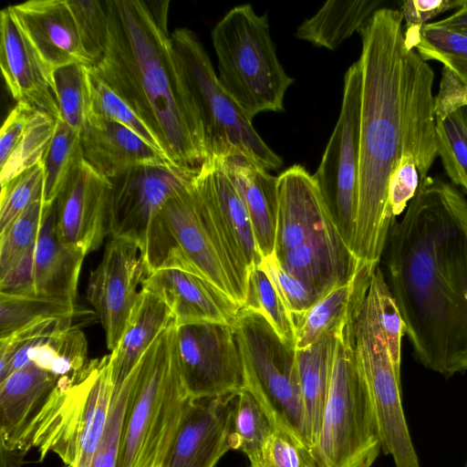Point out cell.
Masks as SVG:
<instances>
[{
    "instance_id": "cell-3",
    "label": "cell",
    "mask_w": 467,
    "mask_h": 467,
    "mask_svg": "<svg viewBox=\"0 0 467 467\" xmlns=\"http://www.w3.org/2000/svg\"><path fill=\"white\" fill-rule=\"evenodd\" d=\"M108 38L91 67L147 124L167 159L199 169L202 126L169 31L168 0L105 1Z\"/></svg>"
},
{
    "instance_id": "cell-48",
    "label": "cell",
    "mask_w": 467,
    "mask_h": 467,
    "mask_svg": "<svg viewBox=\"0 0 467 467\" xmlns=\"http://www.w3.org/2000/svg\"><path fill=\"white\" fill-rule=\"evenodd\" d=\"M259 265L275 285L293 319L304 315L320 300L298 279L285 272L275 254L263 257Z\"/></svg>"
},
{
    "instance_id": "cell-51",
    "label": "cell",
    "mask_w": 467,
    "mask_h": 467,
    "mask_svg": "<svg viewBox=\"0 0 467 467\" xmlns=\"http://www.w3.org/2000/svg\"><path fill=\"white\" fill-rule=\"evenodd\" d=\"M36 111L29 105L18 102L7 115L0 131V167L21 141Z\"/></svg>"
},
{
    "instance_id": "cell-52",
    "label": "cell",
    "mask_w": 467,
    "mask_h": 467,
    "mask_svg": "<svg viewBox=\"0 0 467 467\" xmlns=\"http://www.w3.org/2000/svg\"><path fill=\"white\" fill-rule=\"evenodd\" d=\"M467 107V84L446 67H442L440 89L434 98L435 119H443Z\"/></svg>"
},
{
    "instance_id": "cell-8",
    "label": "cell",
    "mask_w": 467,
    "mask_h": 467,
    "mask_svg": "<svg viewBox=\"0 0 467 467\" xmlns=\"http://www.w3.org/2000/svg\"><path fill=\"white\" fill-rule=\"evenodd\" d=\"M171 39L202 126L207 159L239 156L266 171L283 161L221 85L199 36L186 27Z\"/></svg>"
},
{
    "instance_id": "cell-12",
    "label": "cell",
    "mask_w": 467,
    "mask_h": 467,
    "mask_svg": "<svg viewBox=\"0 0 467 467\" xmlns=\"http://www.w3.org/2000/svg\"><path fill=\"white\" fill-rule=\"evenodd\" d=\"M202 220L243 306L259 252L244 203L219 159H207L192 181Z\"/></svg>"
},
{
    "instance_id": "cell-41",
    "label": "cell",
    "mask_w": 467,
    "mask_h": 467,
    "mask_svg": "<svg viewBox=\"0 0 467 467\" xmlns=\"http://www.w3.org/2000/svg\"><path fill=\"white\" fill-rule=\"evenodd\" d=\"M90 92L89 115L116 121L135 133L161 153L162 146L139 115L88 67Z\"/></svg>"
},
{
    "instance_id": "cell-37",
    "label": "cell",
    "mask_w": 467,
    "mask_h": 467,
    "mask_svg": "<svg viewBox=\"0 0 467 467\" xmlns=\"http://www.w3.org/2000/svg\"><path fill=\"white\" fill-rule=\"evenodd\" d=\"M274 431L265 410L245 389L236 394L233 403L230 443L234 450L254 457Z\"/></svg>"
},
{
    "instance_id": "cell-36",
    "label": "cell",
    "mask_w": 467,
    "mask_h": 467,
    "mask_svg": "<svg viewBox=\"0 0 467 467\" xmlns=\"http://www.w3.org/2000/svg\"><path fill=\"white\" fill-rule=\"evenodd\" d=\"M82 160L80 132L57 118L53 139L41 161L47 203L56 200L67 177Z\"/></svg>"
},
{
    "instance_id": "cell-14",
    "label": "cell",
    "mask_w": 467,
    "mask_h": 467,
    "mask_svg": "<svg viewBox=\"0 0 467 467\" xmlns=\"http://www.w3.org/2000/svg\"><path fill=\"white\" fill-rule=\"evenodd\" d=\"M182 376L193 400L237 394L244 389V368L234 326L191 324L177 327Z\"/></svg>"
},
{
    "instance_id": "cell-56",
    "label": "cell",
    "mask_w": 467,
    "mask_h": 467,
    "mask_svg": "<svg viewBox=\"0 0 467 467\" xmlns=\"http://www.w3.org/2000/svg\"><path fill=\"white\" fill-rule=\"evenodd\" d=\"M464 467H467V462H466V464H465V466H464Z\"/></svg>"
},
{
    "instance_id": "cell-4",
    "label": "cell",
    "mask_w": 467,
    "mask_h": 467,
    "mask_svg": "<svg viewBox=\"0 0 467 467\" xmlns=\"http://www.w3.org/2000/svg\"><path fill=\"white\" fill-rule=\"evenodd\" d=\"M130 378L116 467H162L193 400L180 368L173 319L146 350Z\"/></svg>"
},
{
    "instance_id": "cell-29",
    "label": "cell",
    "mask_w": 467,
    "mask_h": 467,
    "mask_svg": "<svg viewBox=\"0 0 467 467\" xmlns=\"http://www.w3.org/2000/svg\"><path fill=\"white\" fill-rule=\"evenodd\" d=\"M172 319L171 311L165 303L140 287L126 329L109 354L114 387L125 381L146 350Z\"/></svg>"
},
{
    "instance_id": "cell-38",
    "label": "cell",
    "mask_w": 467,
    "mask_h": 467,
    "mask_svg": "<svg viewBox=\"0 0 467 467\" xmlns=\"http://www.w3.org/2000/svg\"><path fill=\"white\" fill-rule=\"evenodd\" d=\"M242 307L261 314L285 343L296 348L292 315L260 265L254 266L249 272L246 297Z\"/></svg>"
},
{
    "instance_id": "cell-28",
    "label": "cell",
    "mask_w": 467,
    "mask_h": 467,
    "mask_svg": "<svg viewBox=\"0 0 467 467\" xmlns=\"http://www.w3.org/2000/svg\"><path fill=\"white\" fill-rule=\"evenodd\" d=\"M375 270L360 263L348 283L335 288L304 315L293 319L296 350L313 345L325 335L337 334L358 317Z\"/></svg>"
},
{
    "instance_id": "cell-20",
    "label": "cell",
    "mask_w": 467,
    "mask_h": 467,
    "mask_svg": "<svg viewBox=\"0 0 467 467\" xmlns=\"http://www.w3.org/2000/svg\"><path fill=\"white\" fill-rule=\"evenodd\" d=\"M235 396L193 400L162 467H215L232 449Z\"/></svg>"
},
{
    "instance_id": "cell-53",
    "label": "cell",
    "mask_w": 467,
    "mask_h": 467,
    "mask_svg": "<svg viewBox=\"0 0 467 467\" xmlns=\"http://www.w3.org/2000/svg\"><path fill=\"white\" fill-rule=\"evenodd\" d=\"M461 293L462 303V324L465 344V365L467 371V215L464 224V236L460 265Z\"/></svg>"
},
{
    "instance_id": "cell-30",
    "label": "cell",
    "mask_w": 467,
    "mask_h": 467,
    "mask_svg": "<svg viewBox=\"0 0 467 467\" xmlns=\"http://www.w3.org/2000/svg\"><path fill=\"white\" fill-rule=\"evenodd\" d=\"M337 337V334H327L313 345L296 350L306 432L311 451L321 429Z\"/></svg>"
},
{
    "instance_id": "cell-45",
    "label": "cell",
    "mask_w": 467,
    "mask_h": 467,
    "mask_svg": "<svg viewBox=\"0 0 467 467\" xmlns=\"http://www.w3.org/2000/svg\"><path fill=\"white\" fill-rule=\"evenodd\" d=\"M249 461V467H318L311 450L279 426H274L265 443Z\"/></svg>"
},
{
    "instance_id": "cell-50",
    "label": "cell",
    "mask_w": 467,
    "mask_h": 467,
    "mask_svg": "<svg viewBox=\"0 0 467 467\" xmlns=\"http://www.w3.org/2000/svg\"><path fill=\"white\" fill-rule=\"evenodd\" d=\"M467 0H407L401 4L405 20L404 33L419 31L429 21L441 13L461 8Z\"/></svg>"
},
{
    "instance_id": "cell-25",
    "label": "cell",
    "mask_w": 467,
    "mask_h": 467,
    "mask_svg": "<svg viewBox=\"0 0 467 467\" xmlns=\"http://www.w3.org/2000/svg\"><path fill=\"white\" fill-rule=\"evenodd\" d=\"M58 377L29 362L0 382V445L25 449L29 429Z\"/></svg>"
},
{
    "instance_id": "cell-19",
    "label": "cell",
    "mask_w": 467,
    "mask_h": 467,
    "mask_svg": "<svg viewBox=\"0 0 467 467\" xmlns=\"http://www.w3.org/2000/svg\"><path fill=\"white\" fill-rule=\"evenodd\" d=\"M0 67L7 89L17 103L58 118L52 70L9 6L0 13Z\"/></svg>"
},
{
    "instance_id": "cell-39",
    "label": "cell",
    "mask_w": 467,
    "mask_h": 467,
    "mask_svg": "<svg viewBox=\"0 0 467 467\" xmlns=\"http://www.w3.org/2000/svg\"><path fill=\"white\" fill-rule=\"evenodd\" d=\"M438 156L451 182L467 192V107L435 119Z\"/></svg>"
},
{
    "instance_id": "cell-31",
    "label": "cell",
    "mask_w": 467,
    "mask_h": 467,
    "mask_svg": "<svg viewBox=\"0 0 467 467\" xmlns=\"http://www.w3.org/2000/svg\"><path fill=\"white\" fill-rule=\"evenodd\" d=\"M381 0H330L306 19L296 29V37L317 47L337 49L367 24L380 8Z\"/></svg>"
},
{
    "instance_id": "cell-42",
    "label": "cell",
    "mask_w": 467,
    "mask_h": 467,
    "mask_svg": "<svg viewBox=\"0 0 467 467\" xmlns=\"http://www.w3.org/2000/svg\"><path fill=\"white\" fill-rule=\"evenodd\" d=\"M57 119L36 110L8 160L0 167L1 186L41 162L55 133Z\"/></svg>"
},
{
    "instance_id": "cell-47",
    "label": "cell",
    "mask_w": 467,
    "mask_h": 467,
    "mask_svg": "<svg viewBox=\"0 0 467 467\" xmlns=\"http://www.w3.org/2000/svg\"><path fill=\"white\" fill-rule=\"evenodd\" d=\"M130 390V376L121 385L114 387L104 431L93 455L85 467H116Z\"/></svg>"
},
{
    "instance_id": "cell-1",
    "label": "cell",
    "mask_w": 467,
    "mask_h": 467,
    "mask_svg": "<svg viewBox=\"0 0 467 467\" xmlns=\"http://www.w3.org/2000/svg\"><path fill=\"white\" fill-rule=\"evenodd\" d=\"M400 11L378 9L358 31L362 41L359 179L352 253L379 266L396 218L389 203V180L411 156L420 182L438 156L432 68L407 47Z\"/></svg>"
},
{
    "instance_id": "cell-15",
    "label": "cell",
    "mask_w": 467,
    "mask_h": 467,
    "mask_svg": "<svg viewBox=\"0 0 467 467\" xmlns=\"http://www.w3.org/2000/svg\"><path fill=\"white\" fill-rule=\"evenodd\" d=\"M199 169L171 161L144 163L109 179L110 237L132 241L140 249L156 215L173 195L192 183Z\"/></svg>"
},
{
    "instance_id": "cell-9",
    "label": "cell",
    "mask_w": 467,
    "mask_h": 467,
    "mask_svg": "<svg viewBox=\"0 0 467 467\" xmlns=\"http://www.w3.org/2000/svg\"><path fill=\"white\" fill-rule=\"evenodd\" d=\"M233 326L243 356L244 389L259 402L273 426L285 429L310 449L296 348L254 311L241 307Z\"/></svg>"
},
{
    "instance_id": "cell-54",
    "label": "cell",
    "mask_w": 467,
    "mask_h": 467,
    "mask_svg": "<svg viewBox=\"0 0 467 467\" xmlns=\"http://www.w3.org/2000/svg\"><path fill=\"white\" fill-rule=\"evenodd\" d=\"M436 28L446 29L467 36V2L452 15L436 22L429 23Z\"/></svg>"
},
{
    "instance_id": "cell-33",
    "label": "cell",
    "mask_w": 467,
    "mask_h": 467,
    "mask_svg": "<svg viewBox=\"0 0 467 467\" xmlns=\"http://www.w3.org/2000/svg\"><path fill=\"white\" fill-rule=\"evenodd\" d=\"M75 302L0 292V338L47 318L74 317Z\"/></svg>"
},
{
    "instance_id": "cell-11",
    "label": "cell",
    "mask_w": 467,
    "mask_h": 467,
    "mask_svg": "<svg viewBox=\"0 0 467 467\" xmlns=\"http://www.w3.org/2000/svg\"><path fill=\"white\" fill-rule=\"evenodd\" d=\"M360 107L361 68L358 60L345 74L339 117L312 175L335 226L351 252L358 202Z\"/></svg>"
},
{
    "instance_id": "cell-5",
    "label": "cell",
    "mask_w": 467,
    "mask_h": 467,
    "mask_svg": "<svg viewBox=\"0 0 467 467\" xmlns=\"http://www.w3.org/2000/svg\"><path fill=\"white\" fill-rule=\"evenodd\" d=\"M218 79L246 117L285 110L284 98L294 82L280 63L267 16L250 5L229 10L212 31Z\"/></svg>"
},
{
    "instance_id": "cell-34",
    "label": "cell",
    "mask_w": 467,
    "mask_h": 467,
    "mask_svg": "<svg viewBox=\"0 0 467 467\" xmlns=\"http://www.w3.org/2000/svg\"><path fill=\"white\" fill-rule=\"evenodd\" d=\"M52 84L58 107V118L81 131L89 115L88 66L72 63L52 71Z\"/></svg>"
},
{
    "instance_id": "cell-10",
    "label": "cell",
    "mask_w": 467,
    "mask_h": 467,
    "mask_svg": "<svg viewBox=\"0 0 467 467\" xmlns=\"http://www.w3.org/2000/svg\"><path fill=\"white\" fill-rule=\"evenodd\" d=\"M140 252L147 275L167 268L190 272L212 283L240 306L237 293L202 220L192 182L173 195L156 215Z\"/></svg>"
},
{
    "instance_id": "cell-17",
    "label": "cell",
    "mask_w": 467,
    "mask_h": 467,
    "mask_svg": "<svg viewBox=\"0 0 467 467\" xmlns=\"http://www.w3.org/2000/svg\"><path fill=\"white\" fill-rule=\"evenodd\" d=\"M85 256L58 239L53 202L33 247L12 269L0 275V292L75 302Z\"/></svg>"
},
{
    "instance_id": "cell-43",
    "label": "cell",
    "mask_w": 467,
    "mask_h": 467,
    "mask_svg": "<svg viewBox=\"0 0 467 467\" xmlns=\"http://www.w3.org/2000/svg\"><path fill=\"white\" fill-rule=\"evenodd\" d=\"M366 298L385 336L393 363L400 370L405 322L379 266L372 274Z\"/></svg>"
},
{
    "instance_id": "cell-7",
    "label": "cell",
    "mask_w": 467,
    "mask_h": 467,
    "mask_svg": "<svg viewBox=\"0 0 467 467\" xmlns=\"http://www.w3.org/2000/svg\"><path fill=\"white\" fill-rule=\"evenodd\" d=\"M356 319L337 333L321 429L318 467H371L381 451L375 411L354 340Z\"/></svg>"
},
{
    "instance_id": "cell-40",
    "label": "cell",
    "mask_w": 467,
    "mask_h": 467,
    "mask_svg": "<svg viewBox=\"0 0 467 467\" xmlns=\"http://www.w3.org/2000/svg\"><path fill=\"white\" fill-rule=\"evenodd\" d=\"M52 203L36 202L0 231V275L12 269L36 242Z\"/></svg>"
},
{
    "instance_id": "cell-27",
    "label": "cell",
    "mask_w": 467,
    "mask_h": 467,
    "mask_svg": "<svg viewBox=\"0 0 467 467\" xmlns=\"http://www.w3.org/2000/svg\"><path fill=\"white\" fill-rule=\"evenodd\" d=\"M249 214L262 257L275 253L277 219V177L239 156L219 159Z\"/></svg>"
},
{
    "instance_id": "cell-18",
    "label": "cell",
    "mask_w": 467,
    "mask_h": 467,
    "mask_svg": "<svg viewBox=\"0 0 467 467\" xmlns=\"http://www.w3.org/2000/svg\"><path fill=\"white\" fill-rule=\"evenodd\" d=\"M111 183L82 160L70 171L56 200L55 229L60 242L85 255L109 235Z\"/></svg>"
},
{
    "instance_id": "cell-22",
    "label": "cell",
    "mask_w": 467,
    "mask_h": 467,
    "mask_svg": "<svg viewBox=\"0 0 467 467\" xmlns=\"http://www.w3.org/2000/svg\"><path fill=\"white\" fill-rule=\"evenodd\" d=\"M333 226L321 193L303 166L293 165L277 176L275 256Z\"/></svg>"
},
{
    "instance_id": "cell-44",
    "label": "cell",
    "mask_w": 467,
    "mask_h": 467,
    "mask_svg": "<svg viewBox=\"0 0 467 467\" xmlns=\"http://www.w3.org/2000/svg\"><path fill=\"white\" fill-rule=\"evenodd\" d=\"M44 171L41 162L1 186L0 231L30 205L44 200Z\"/></svg>"
},
{
    "instance_id": "cell-16",
    "label": "cell",
    "mask_w": 467,
    "mask_h": 467,
    "mask_svg": "<svg viewBox=\"0 0 467 467\" xmlns=\"http://www.w3.org/2000/svg\"><path fill=\"white\" fill-rule=\"evenodd\" d=\"M146 269L139 245L130 240L110 238L100 262L90 271L87 299L105 332L108 349L119 344L139 298Z\"/></svg>"
},
{
    "instance_id": "cell-49",
    "label": "cell",
    "mask_w": 467,
    "mask_h": 467,
    "mask_svg": "<svg viewBox=\"0 0 467 467\" xmlns=\"http://www.w3.org/2000/svg\"><path fill=\"white\" fill-rule=\"evenodd\" d=\"M420 174L411 156H405L390 177L389 203L395 218L404 213L415 196Z\"/></svg>"
},
{
    "instance_id": "cell-24",
    "label": "cell",
    "mask_w": 467,
    "mask_h": 467,
    "mask_svg": "<svg viewBox=\"0 0 467 467\" xmlns=\"http://www.w3.org/2000/svg\"><path fill=\"white\" fill-rule=\"evenodd\" d=\"M275 257L285 272L298 279L319 299L348 283L360 264L336 226Z\"/></svg>"
},
{
    "instance_id": "cell-32",
    "label": "cell",
    "mask_w": 467,
    "mask_h": 467,
    "mask_svg": "<svg viewBox=\"0 0 467 467\" xmlns=\"http://www.w3.org/2000/svg\"><path fill=\"white\" fill-rule=\"evenodd\" d=\"M29 362L60 378L72 376L85 369L88 358V340L77 326H69L40 340L33 347L16 351L5 371L7 378Z\"/></svg>"
},
{
    "instance_id": "cell-13",
    "label": "cell",
    "mask_w": 467,
    "mask_h": 467,
    "mask_svg": "<svg viewBox=\"0 0 467 467\" xmlns=\"http://www.w3.org/2000/svg\"><path fill=\"white\" fill-rule=\"evenodd\" d=\"M354 340L375 411L381 451L392 457L396 467H420L402 407L401 373L366 297L355 323Z\"/></svg>"
},
{
    "instance_id": "cell-46",
    "label": "cell",
    "mask_w": 467,
    "mask_h": 467,
    "mask_svg": "<svg viewBox=\"0 0 467 467\" xmlns=\"http://www.w3.org/2000/svg\"><path fill=\"white\" fill-rule=\"evenodd\" d=\"M67 2L76 18L84 50L92 67L103 56L108 38L105 1Z\"/></svg>"
},
{
    "instance_id": "cell-21",
    "label": "cell",
    "mask_w": 467,
    "mask_h": 467,
    "mask_svg": "<svg viewBox=\"0 0 467 467\" xmlns=\"http://www.w3.org/2000/svg\"><path fill=\"white\" fill-rule=\"evenodd\" d=\"M171 309L177 327L202 323L233 326L241 308L203 277L181 269L154 271L141 282Z\"/></svg>"
},
{
    "instance_id": "cell-26",
    "label": "cell",
    "mask_w": 467,
    "mask_h": 467,
    "mask_svg": "<svg viewBox=\"0 0 467 467\" xmlns=\"http://www.w3.org/2000/svg\"><path fill=\"white\" fill-rule=\"evenodd\" d=\"M80 142L83 160L107 179L136 165L170 161L129 128L95 116H88Z\"/></svg>"
},
{
    "instance_id": "cell-6",
    "label": "cell",
    "mask_w": 467,
    "mask_h": 467,
    "mask_svg": "<svg viewBox=\"0 0 467 467\" xmlns=\"http://www.w3.org/2000/svg\"><path fill=\"white\" fill-rule=\"evenodd\" d=\"M113 390L109 355L60 377L29 429L27 447L37 449L40 461L52 451L66 467H85L104 431Z\"/></svg>"
},
{
    "instance_id": "cell-55",
    "label": "cell",
    "mask_w": 467,
    "mask_h": 467,
    "mask_svg": "<svg viewBox=\"0 0 467 467\" xmlns=\"http://www.w3.org/2000/svg\"><path fill=\"white\" fill-rule=\"evenodd\" d=\"M1 467H21L27 450H7L0 445Z\"/></svg>"
},
{
    "instance_id": "cell-35",
    "label": "cell",
    "mask_w": 467,
    "mask_h": 467,
    "mask_svg": "<svg viewBox=\"0 0 467 467\" xmlns=\"http://www.w3.org/2000/svg\"><path fill=\"white\" fill-rule=\"evenodd\" d=\"M408 47L416 49L425 60L443 64L467 84V36L432 27L429 24L419 31L404 33Z\"/></svg>"
},
{
    "instance_id": "cell-23",
    "label": "cell",
    "mask_w": 467,
    "mask_h": 467,
    "mask_svg": "<svg viewBox=\"0 0 467 467\" xmlns=\"http://www.w3.org/2000/svg\"><path fill=\"white\" fill-rule=\"evenodd\" d=\"M9 7L52 71L72 63L90 67L67 0H29Z\"/></svg>"
},
{
    "instance_id": "cell-2",
    "label": "cell",
    "mask_w": 467,
    "mask_h": 467,
    "mask_svg": "<svg viewBox=\"0 0 467 467\" xmlns=\"http://www.w3.org/2000/svg\"><path fill=\"white\" fill-rule=\"evenodd\" d=\"M466 215L464 195L427 176L392 227L383 254L414 354L444 377L466 371L460 280Z\"/></svg>"
}]
</instances>
